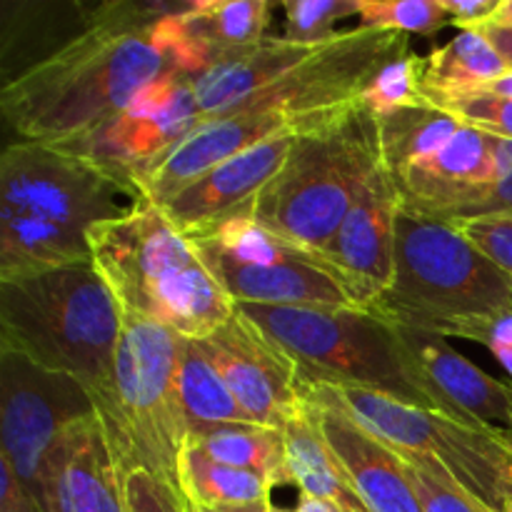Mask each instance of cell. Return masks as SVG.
I'll return each mask as SVG.
<instances>
[{"label":"cell","instance_id":"20","mask_svg":"<svg viewBox=\"0 0 512 512\" xmlns=\"http://www.w3.org/2000/svg\"><path fill=\"white\" fill-rule=\"evenodd\" d=\"M323 48V45H320ZM318 48L280 38H260L250 45L218 53L193 78L195 100L205 118L228 113L243 100L270 88L293 68L310 58Z\"/></svg>","mask_w":512,"mask_h":512},{"label":"cell","instance_id":"10","mask_svg":"<svg viewBox=\"0 0 512 512\" xmlns=\"http://www.w3.org/2000/svg\"><path fill=\"white\" fill-rule=\"evenodd\" d=\"M380 158L400 208L453 223L498 173L495 138L435 105L378 118Z\"/></svg>","mask_w":512,"mask_h":512},{"label":"cell","instance_id":"28","mask_svg":"<svg viewBox=\"0 0 512 512\" xmlns=\"http://www.w3.org/2000/svg\"><path fill=\"white\" fill-rule=\"evenodd\" d=\"M358 18L363 28L425 38L453 25L443 0H358Z\"/></svg>","mask_w":512,"mask_h":512},{"label":"cell","instance_id":"39","mask_svg":"<svg viewBox=\"0 0 512 512\" xmlns=\"http://www.w3.org/2000/svg\"><path fill=\"white\" fill-rule=\"evenodd\" d=\"M295 512H343V510L325 503V500H315V498H308V495H300L298 505H295Z\"/></svg>","mask_w":512,"mask_h":512},{"label":"cell","instance_id":"9","mask_svg":"<svg viewBox=\"0 0 512 512\" xmlns=\"http://www.w3.org/2000/svg\"><path fill=\"white\" fill-rule=\"evenodd\" d=\"M300 393L308 403L343 410L405 460L425 458L435 463L495 512L512 503V430L465 423L360 388L300 380Z\"/></svg>","mask_w":512,"mask_h":512},{"label":"cell","instance_id":"18","mask_svg":"<svg viewBox=\"0 0 512 512\" xmlns=\"http://www.w3.org/2000/svg\"><path fill=\"white\" fill-rule=\"evenodd\" d=\"M295 133L275 135L185 185L178 195L160 208L180 233L198 235L215 228L230 215L250 208L260 190L278 175L293 148Z\"/></svg>","mask_w":512,"mask_h":512},{"label":"cell","instance_id":"43","mask_svg":"<svg viewBox=\"0 0 512 512\" xmlns=\"http://www.w3.org/2000/svg\"><path fill=\"white\" fill-rule=\"evenodd\" d=\"M270 512H295V510H288V508H278V505H273V510Z\"/></svg>","mask_w":512,"mask_h":512},{"label":"cell","instance_id":"2","mask_svg":"<svg viewBox=\"0 0 512 512\" xmlns=\"http://www.w3.org/2000/svg\"><path fill=\"white\" fill-rule=\"evenodd\" d=\"M143 195L90 160L18 140L0 158V278L88 263L90 230Z\"/></svg>","mask_w":512,"mask_h":512},{"label":"cell","instance_id":"4","mask_svg":"<svg viewBox=\"0 0 512 512\" xmlns=\"http://www.w3.org/2000/svg\"><path fill=\"white\" fill-rule=\"evenodd\" d=\"M120 335L123 310L93 260L0 278V348L90 393L113 373Z\"/></svg>","mask_w":512,"mask_h":512},{"label":"cell","instance_id":"14","mask_svg":"<svg viewBox=\"0 0 512 512\" xmlns=\"http://www.w3.org/2000/svg\"><path fill=\"white\" fill-rule=\"evenodd\" d=\"M198 343L255 425L283 430L305 410L295 363L243 315Z\"/></svg>","mask_w":512,"mask_h":512},{"label":"cell","instance_id":"24","mask_svg":"<svg viewBox=\"0 0 512 512\" xmlns=\"http://www.w3.org/2000/svg\"><path fill=\"white\" fill-rule=\"evenodd\" d=\"M188 445L230 468L255 473L273 488L285 485L283 433L265 425H223L193 435Z\"/></svg>","mask_w":512,"mask_h":512},{"label":"cell","instance_id":"38","mask_svg":"<svg viewBox=\"0 0 512 512\" xmlns=\"http://www.w3.org/2000/svg\"><path fill=\"white\" fill-rule=\"evenodd\" d=\"M480 30L493 43V48L498 50L500 58L508 65V70H512V25H485Z\"/></svg>","mask_w":512,"mask_h":512},{"label":"cell","instance_id":"25","mask_svg":"<svg viewBox=\"0 0 512 512\" xmlns=\"http://www.w3.org/2000/svg\"><path fill=\"white\" fill-rule=\"evenodd\" d=\"M270 10L268 0H193L185 3L183 20L213 60L225 50L265 38Z\"/></svg>","mask_w":512,"mask_h":512},{"label":"cell","instance_id":"40","mask_svg":"<svg viewBox=\"0 0 512 512\" xmlns=\"http://www.w3.org/2000/svg\"><path fill=\"white\" fill-rule=\"evenodd\" d=\"M273 510V503L265 500V503L255 505H243V508H198V512H270Z\"/></svg>","mask_w":512,"mask_h":512},{"label":"cell","instance_id":"16","mask_svg":"<svg viewBox=\"0 0 512 512\" xmlns=\"http://www.w3.org/2000/svg\"><path fill=\"white\" fill-rule=\"evenodd\" d=\"M400 340L410 355L420 383L445 415L465 423L512 430V383L493 378L465 358L448 338L425 330L400 328Z\"/></svg>","mask_w":512,"mask_h":512},{"label":"cell","instance_id":"30","mask_svg":"<svg viewBox=\"0 0 512 512\" xmlns=\"http://www.w3.org/2000/svg\"><path fill=\"white\" fill-rule=\"evenodd\" d=\"M413 485L425 512H495L493 508L460 488L445 470L425 458L408 460Z\"/></svg>","mask_w":512,"mask_h":512},{"label":"cell","instance_id":"42","mask_svg":"<svg viewBox=\"0 0 512 512\" xmlns=\"http://www.w3.org/2000/svg\"><path fill=\"white\" fill-rule=\"evenodd\" d=\"M488 90L495 95H503V98H512V70H508L500 80H495Z\"/></svg>","mask_w":512,"mask_h":512},{"label":"cell","instance_id":"17","mask_svg":"<svg viewBox=\"0 0 512 512\" xmlns=\"http://www.w3.org/2000/svg\"><path fill=\"white\" fill-rule=\"evenodd\" d=\"M308 125L280 113L260 110H228L215 118H205L188 138L170 150L168 158L140 183V195L165 205L185 185L193 183L215 165L265 143L283 133H300Z\"/></svg>","mask_w":512,"mask_h":512},{"label":"cell","instance_id":"3","mask_svg":"<svg viewBox=\"0 0 512 512\" xmlns=\"http://www.w3.org/2000/svg\"><path fill=\"white\" fill-rule=\"evenodd\" d=\"M93 265L123 315L153 320L185 340H203L235 315L188 235L153 200L90 230Z\"/></svg>","mask_w":512,"mask_h":512},{"label":"cell","instance_id":"29","mask_svg":"<svg viewBox=\"0 0 512 512\" xmlns=\"http://www.w3.org/2000/svg\"><path fill=\"white\" fill-rule=\"evenodd\" d=\"M285 33L290 43L320 45L338 38V20L358 15V0H283Z\"/></svg>","mask_w":512,"mask_h":512},{"label":"cell","instance_id":"33","mask_svg":"<svg viewBox=\"0 0 512 512\" xmlns=\"http://www.w3.org/2000/svg\"><path fill=\"white\" fill-rule=\"evenodd\" d=\"M128 512H198L188 495L155 475L135 470L125 478Z\"/></svg>","mask_w":512,"mask_h":512},{"label":"cell","instance_id":"13","mask_svg":"<svg viewBox=\"0 0 512 512\" xmlns=\"http://www.w3.org/2000/svg\"><path fill=\"white\" fill-rule=\"evenodd\" d=\"M398 215V190L380 165L358 193L338 233L318 255L320 268L340 285L355 308L373 310L390 288Z\"/></svg>","mask_w":512,"mask_h":512},{"label":"cell","instance_id":"44","mask_svg":"<svg viewBox=\"0 0 512 512\" xmlns=\"http://www.w3.org/2000/svg\"><path fill=\"white\" fill-rule=\"evenodd\" d=\"M503 512H512V503H508V508H505Z\"/></svg>","mask_w":512,"mask_h":512},{"label":"cell","instance_id":"36","mask_svg":"<svg viewBox=\"0 0 512 512\" xmlns=\"http://www.w3.org/2000/svg\"><path fill=\"white\" fill-rule=\"evenodd\" d=\"M450 23L460 30H480L493 20L500 0H443Z\"/></svg>","mask_w":512,"mask_h":512},{"label":"cell","instance_id":"21","mask_svg":"<svg viewBox=\"0 0 512 512\" xmlns=\"http://www.w3.org/2000/svg\"><path fill=\"white\" fill-rule=\"evenodd\" d=\"M280 433L285 443V485H295L300 495L325 500L343 512H368L350 485L343 465L325 443L308 403L303 413L290 420Z\"/></svg>","mask_w":512,"mask_h":512},{"label":"cell","instance_id":"41","mask_svg":"<svg viewBox=\"0 0 512 512\" xmlns=\"http://www.w3.org/2000/svg\"><path fill=\"white\" fill-rule=\"evenodd\" d=\"M488 25H512V0H500V8Z\"/></svg>","mask_w":512,"mask_h":512},{"label":"cell","instance_id":"11","mask_svg":"<svg viewBox=\"0 0 512 512\" xmlns=\"http://www.w3.org/2000/svg\"><path fill=\"white\" fill-rule=\"evenodd\" d=\"M90 415H95L93 395L80 380L0 348V458L40 505L48 450L68 425Z\"/></svg>","mask_w":512,"mask_h":512},{"label":"cell","instance_id":"1","mask_svg":"<svg viewBox=\"0 0 512 512\" xmlns=\"http://www.w3.org/2000/svg\"><path fill=\"white\" fill-rule=\"evenodd\" d=\"M183 8L103 5L83 33L3 85V118L23 140L60 145L118 115L148 85L195 78L210 55Z\"/></svg>","mask_w":512,"mask_h":512},{"label":"cell","instance_id":"23","mask_svg":"<svg viewBox=\"0 0 512 512\" xmlns=\"http://www.w3.org/2000/svg\"><path fill=\"white\" fill-rule=\"evenodd\" d=\"M175 390L190 438L223 425H255L233 398L218 368L210 363L198 340L180 343L175 365Z\"/></svg>","mask_w":512,"mask_h":512},{"label":"cell","instance_id":"15","mask_svg":"<svg viewBox=\"0 0 512 512\" xmlns=\"http://www.w3.org/2000/svg\"><path fill=\"white\" fill-rule=\"evenodd\" d=\"M40 498L45 512H128L125 475L98 413L58 435L45 458Z\"/></svg>","mask_w":512,"mask_h":512},{"label":"cell","instance_id":"22","mask_svg":"<svg viewBox=\"0 0 512 512\" xmlns=\"http://www.w3.org/2000/svg\"><path fill=\"white\" fill-rule=\"evenodd\" d=\"M505 73L508 65L483 30H460L423 60L420 95L423 103L433 105L458 95L480 93Z\"/></svg>","mask_w":512,"mask_h":512},{"label":"cell","instance_id":"6","mask_svg":"<svg viewBox=\"0 0 512 512\" xmlns=\"http://www.w3.org/2000/svg\"><path fill=\"white\" fill-rule=\"evenodd\" d=\"M512 310V278L453 223L400 208L390 288L370 313L400 328L455 338L465 325Z\"/></svg>","mask_w":512,"mask_h":512},{"label":"cell","instance_id":"7","mask_svg":"<svg viewBox=\"0 0 512 512\" xmlns=\"http://www.w3.org/2000/svg\"><path fill=\"white\" fill-rule=\"evenodd\" d=\"M235 313L273 340L305 383L370 390L443 413L420 383L400 330L370 310L235 305Z\"/></svg>","mask_w":512,"mask_h":512},{"label":"cell","instance_id":"32","mask_svg":"<svg viewBox=\"0 0 512 512\" xmlns=\"http://www.w3.org/2000/svg\"><path fill=\"white\" fill-rule=\"evenodd\" d=\"M495 160H498V173L490 180L488 188L453 220L463 223V220L475 218H498V215H512V143L510 140L495 138Z\"/></svg>","mask_w":512,"mask_h":512},{"label":"cell","instance_id":"34","mask_svg":"<svg viewBox=\"0 0 512 512\" xmlns=\"http://www.w3.org/2000/svg\"><path fill=\"white\" fill-rule=\"evenodd\" d=\"M455 228L485 255L493 265H498L505 275L512 278V215L498 218H475L455 223Z\"/></svg>","mask_w":512,"mask_h":512},{"label":"cell","instance_id":"26","mask_svg":"<svg viewBox=\"0 0 512 512\" xmlns=\"http://www.w3.org/2000/svg\"><path fill=\"white\" fill-rule=\"evenodd\" d=\"M180 488L195 508H243L265 503L273 493L265 478L218 463L193 445L180 460Z\"/></svg>","mask_w":512,"mask_h":512},{"label":"cell","instance_id":"35","mask_svg":"<svg viewBox=\"0 0 512 512\" xmlns=\"http://www.w3.org/2000/svg\"><path fill=\"white\" fill-rule=\"evenodd\" d=\"M455 338L473 340V343L485 345L512 380V310L495 315V318L465 325Z\"/></svg>","mask_w":512,"mask_h":512},{"label":"cell","instance_id":"37","mask_svg":"<svg viewBox=\"0 0 512 512\" xmlns=\"http://www.w3.org/2000/svg\"><path fill=\"white\" fill-rule=\"evenodd\" d=\"M0 512H45L3 458H0Z\"/></svg>","mask_w":512,"mask_h":512},{"label":"cell","instance_id":"8","mask_svg":"<svg viewBox=\"0 0 512 512\" xmlns=\"http://www.w3.org/2000/svg\"><path fill=\"white\" fill-rule=\"evenodd\" d=\"M180 343L153 320L123 315L113 373L90 395L120 473L143 470L183 490L180 460L190 433L175 390Z\"/></svg>","mask_w":512,"mask_h":512},{"label":"cell","instance_id":"31","mask_svg":"<svg viewBox=\"0 0 512 512\" xmlns=\"http://www.w3.org/2000/svg\"><path fill=\"white\" fill-rule=\"evenodd\" d=\"M435 108L448 110L465 125L483 130V133L493 135V138L510 140L512 143V98H503L490 90H480V93L458 95V98L440 100L433 103Z\"/></svg>","mask_w":512,"mask_h":512},{"label":"cell","instance_id":"5","mask_svg":"<svg viewBox=\"0 0 512 512\" xmlns=\"http://www.w3.org/2000/svg\"><path fill=\"white\" fill-rule=\"evenodd\" d=\"M380 165L378 118L358 100L295 133L285 165L255 198V220L318 260Z\"/></svg>","mask_w":512,"mask_h":512},{"label":"cell","instance_id":"27","mask_svg":"<svg viewBox=\"0 0 512 512\" xmlns=\"http://www.w3.org/2000/svg\"><path fill=\"white\" fill-rule=\"evenodd\" d=\"M423 60V55L413 53L410 45L403 48L375 70L358 100L375 118H388L403 108L423 105V95H420Z\"/></svg>","mask_w":512,"mask_h":512},{"label":"cell","instance_id":"19","mask_svg":"<svg viewBox=\"0 0 512 512\" xmlns=\"http://www.w3.org/2000/svg\"><path fill=\"white\" fill-rule=\"evenodd\" d=\"M308 408L368 512H425L403 455L380 443L343 410L320 403H308Z\"/></svg>","mask_w":512,"mask_h":512},{"label":"cell","instance_id":"12","mask_svg":"<svg viewBox=\"0 0 512 512\" xmlns=\"http://www.w3.org/2000/svg\"><path fill=\"white\" fill-rule=\"evenodd\" d=\"M200 123L203 113L195 100L193 78L178 75L148 85L118 115L58 148L90 160L140 193V183Z\"/></svg>","mask_w":512,"mask_h":512}]
</instances>
